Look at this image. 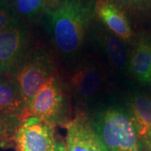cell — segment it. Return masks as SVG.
Here are the masks:
<instances>
[{"label": "cell", "mask_w": 151, "mask_h": 151, "mask_svg": "<svg viewBox=\"0 0 151 151\" xmlns=\"http://www.w3.org/2000/svg\"><path fill=\"white\" fill-rule=\"evenodd\" d=\"M55 47L70 55L81 48L91 19V8L83 0H58L45 11Z\"/></svg>", "instance_id": "1"}, {"label": "cell", "mask_w": 151, "mask_h": 151, "mask_svg": "<svg viewBox=\"0 0 151 151\" xmlns=\"http://www.w3.org/2000/svg\"><path fill=\"white\" fill-rule=\"evenodd\" d=\"M103 151H144L134 121L119 108H106L90 120Z\"/></svg>", "instance_id": "2"}, {"label": "cell", "mask_w": 151, "mask_h": 151, "mask_svg": "<svg viewBox=\"0 0 151 151\" xmlns=\"http://www.w3.org/2000/svg\"><path fill=\"white\" fill-rule=\"evenodd\" d=\"M66 97L59 78L52 76L34 96L29 104V117H35L46 124H68Z\"/></svg>", "instance_id": "3"}, {"label": "cell", "mask_w": 151, "mask_h": 151, "mask_svg": "<svg viewBox=\"0 0 151 151\" xmlns=\"http://www.w3.org/2000/svg\"><path fill=\"white\" fill-rule=\"evenodd\" d=\"M53 61L41 50H32L10 76L29 104L40 88L54 76Z\"/></svg>", "instance_id": "4"}, {"label": "cell", "mask_w": 151, "mask_h": 151, "mask_svg": "<svg viewBox=\"0 0 151 151\" xmlns=\"http://www.w3.org/2000/svg\"><path fill=\"white\" fill-rule=\"evenodd\" d=\"M30 51V36L21 22L1 30L0 72L12 75Z\"/></svg>", "instance_id": "5"}, {"label": "cell", "mask_w": 151, "mask_h": 151, "mask_svg": "<svg viewBox=\"0 0 151 151\" xmlns=\"http://www.w3.org/2000/svg\"><path fill=\"white\" fill-rule=\"evenodd\" d=\"M13 140L18 151H50L56 140L54 126L29 117L18 126Z\"/></svg>", "instance_id": "6"}, {"label": "cell", "mask_w": 151, "mask_h": 151, "mask_svg": "<svg viewBox=\"0 0 151 151\" xmlns=\"http://www.w3.org/2000/svg\"><path fill=\"white\" fill-rule=\"evenodd\" d=\"M65 127L66 151H103L90 120L78 116Z\"/></svg>", "instance_id": "7"}, {"label": "cell", "mask_w": 151, "mask_h": 151, "mask_svg": "<svg viewBox=\"0 0 151 151\" xmlns=\"http://www.w3.org/2000/svg\"><path fill=\"white\" fill-rule=\"evenodd\" d=\"M102 81L100 70L92 64H84L73 72L70 84L76 97L86 102L98 93Z\"/></svg>", "instance_id": "8"}, {"label": "cell", "mask_w": 151, "mask_h": 151, "mask_svg": "<svg viewBox=\"0 0 151 151\" xmlns=\"http://www.w3.org/2000/svg\"><path fill=\"white\" fill-rule=\"evenodd\" d=\"M97 17L108 30L123 40L132 37V29L125 13L108 0H98L95 4Z\"/></svg>", "instance_id": "9"}, {"label": "cell", "mask_w": 151, "mask_h": 151, "mask_svg": "<svg viewBox=\"0 0 151 151\" xmlns=\"http://www.w3.org/2000/svg\"><path fill=\"white\" fill-rule=\"evenodd\" d=\"M0 113L13 116L20 122L29 117V108L13 78L0 77Z\"/></svg>", "instance_id": "10"}, {"label": "cell", "mask_w": 151, "mask_h": 151, "mask_svg": "<svg viewBox=\"0 0 151 151\" xmlns=\"http://www.w3.org/2000/svg\"><path fill=\"white\" fill-rule=\"evenodd\" d=\"M129 113L144 150L151 151V99L137 95L129 103Z\"/></svg>", "instance_id": "11"}, {"label": "cell", "mask_w": 151, "mask_h": 151, "mask_svg": "<svg viewBox=\"0 0 151 151\" xmlns=\"http://www.w3.org/2000/svg\"><path fill=\"white\" fill-rule=\"evenodd\" d=\"M129 68L138 81L151 83V35L142 34L139 37L129 60Z\"/></svg>", "instance_id": "12"}, {"label": "cell", "mask_w": 151, "mask_h": 151, "mask_svg": "<svg viewBox=\"0 0 151 151\" xmlns=\"http://www.w3.org/2000/svg\"><path fill=\"white\" fill-rule=\"evenodd\" d=\"M99 41L113 67L123 69L127 65V49L124 40L108 29L100 30Z\"/></svg>", "instance_id": "13"}, {"label": "cell", "mask_w": 151, "mask_h": 151, "mask_svg": "<svg viewBox=\"0 0 151 151\" xmlns=\"http://www.w3.org/2000/svg\"><path fill=\"white\" fill-rule=\"evenodd\" d=\"M48 0H13L11 5L18 19H31L42 13ZM21 22V21H20Z\"/></svg>", "instance_id": "14"}, {"label": "cell", "mask_w": 151, "mask_h": 151, "mask_svg": "<svg viewBox=\"0 0 151 151\" xmlns=\"http://www.w3.org/2000/svg\"><path fill=\"white\" fill-rule=\"evenodd\" d=\"M20 22L11 5L9 0H0V31L14 24Z\"/></svg>", "instance_id": "15"}, {"label": "cell", "mask_w": 151, "mask_h": 151, "mask_svg": "<svg viewBox=\"0 0 151 151\" xmlns=\"http://www.w3.org/2000/svg\"><path fill=\"white\" fill-rule=\"evenodd\" d=\"M20 124L21 122L16 118L0 113V138L13 140L14 134Z\"/></svg>", "instance_id": "16"}, {"label": "cell", "mask_w": 151, "mask_h": 151, "mask_svg": "<svg viewBox=\"0 0 151 151\" xmlns=\"http://www.w3.org/2000/svg\"><path fill=\"white\" fill-rule=\"evenodd\" d=\"M134 10L145 12L151 8V0H133Z\"/></svg>", "instance_id": "17"}, {"label": "cell", "mask_w": 151, "mask_h": 151, "mask_svg": "<svg viewBox=\"0 0 151 151\" xmlns=\"http://www.w3.org/2000/svg\"><path fill=\"white\" fill-rule=\"evenodd\" d=\"M108 1L118 6L124 13L127 11L134 10L133 0H108Z\"/></svg>", "instance_id": "18"}, {"label": "cell", "mask_w": 151, "mask_h": 151, "mask_svg": "<svg viewBox=\"0 0 151 151\" xmlns=\"http://www.w3.org/2000/svg\"><path fill=\"white\" fill-rule=\"evenodd\" d=\"M50 151H66V148H65V145L59 140H55L54 143V145L52 146Z\"/></svg>", "instance_id": "19"}, {"label": "cell", "mask_w": 151, "mask_h": 151, "mask_svg": "<svg viewBox=\"0 0 151 151\" xmlns=\"http://www.w3.org/2000/svg\"><path fill=\"white\" fill-rule=\"evenodd\" d=\"M14 145V141L8 139H4L0 138V149H5V148H9Z\"/></svg>", "instance_id": "20"}, {"label": "cell", "mask_w": 151, "mask_h": 151, "mask_svg": "<svg viewBox=\"0 0 151 151\" xmlns=\"http://www.w3.org/2000/svg\"><path fill=\"white\" fill-rule=\"evenodd\" d=\"M1 76H2V73H1V72H0V77H1Z\"/></svg>", "instance_id": "21"}]
</instances>
